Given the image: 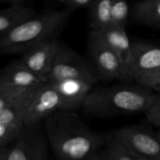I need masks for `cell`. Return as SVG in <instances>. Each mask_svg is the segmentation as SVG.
I'll use <instances>...</instances> for the list:
<instances>
[{"mask_svg":"<svg viewBox=\"0 0 160 160\" xmlns=\"http://www.w3.org/2000/svg\"><path fill=\"white\" fill-rule=\"evenodd\" d=\"M43 126L59 160H87L106 145V135L89 128L75 112L57 111L44 120Z\"/></svg>","mask_w":160,"mask_h":160,"instance_id":"cell-1","label":"cell"},{"mask_svg":"<svg viewBox=\"0 0 160 160\" xmlns=\"http://www.w3.org/2000/svg\"><path fill=\"white\" fill-rule=\"evenodd\" d=\"M158 95L151 88L137 84L95 87L82 109L86 114L95 117L145 113Z\"/></svg>","mask_w":160,"mask_h":160,"instance_id":"cell-2","label":"cell"},{"mask_svg":"<svg viewBox=\"0 0 160 160\" xmlns=\"http://www.w3.org/2000/svg\"><path fill=\"white\" fill-rule=\"evenodd\" d=\"M73 12L65 9H47L0 37L2 55L23 54L31 47L57 38Z\"/></svg>","mask_w":160,"mask_h":160,"instance_id":"cell-3","label":"cell"},{"mask_svg":"<svg viewBox=\"0 0 160 160\" xmlns=\"http://www.w3.org/2000/svg\"><path fill=\"white\" fill-rule=\"evenodd\" d=\"M160 78V45L133 42L132 56L126 72L125 83L151 88Z\"/></svg>","mask_w":160,"mask_h":160,"instance_id":"cell-4","label":"cell"},{"mask_svg":"<svg viewBox=\"0 0 160 160\" xmlns=\"http://www.w3.org/2000/svg\"><path fill=\"white\" fill-rule=\"evenodd\" d=\"M68 79L84 80L95 84L100 81L90 61L59 41L48 83Z\"/></svg>","mask_w":160,"mask_h":160,"instance_id":"cell-5","label":"cell"},{"mask_svg":"<svg viewBox=\"0 0 160 160\" xmlns=\"http://www.w3.org/2000/svg\"><path fill=\"white\" fill-rule=\"evenodd\" d=\"M41 85L26 91L0 108V146L11 145L20 135L28 106Z\"/></svg>","mask_w":160,"mask_h":160,"instance_id":"cell-6","label":"cell"},{"mask_svg":"<svg viewBox=\"0 0 160 160\" xmlns=\"http://www.w3.org/2000/svg\"><path fill=\"white\" fill-rule=\"evenodd\" d=\"M49 148L43 123L24 126L11 144L6 160H48Z\"/></svg>","mask_w":160,"mask_h":160,"instance_id":"cell-7","label":"cell"},{"mask_svg":"<svg viewBox=\"0 0 160 160\" xmlns=\"http://www.w3.org/2000/svg\"><path fill=\"white\" fill-rule=\"evenodd\" d=\"M110 137L148 160H160V141L156 133L142 126H128L111 131Z\"/></svg>","mask_w":160,"mask_h":160,"instance_id":"cell-8","label":"cell"},{"mask_svg":"<svg viewBox=\"0 0 160 160\" xmlns=\"http://www.w3.org/2000/svg\"><path fill=\"white\" fill-rule=\"evenodd\" d=\"M88 54L89 61L93 66L99 81L124 82V66L113 50L93 38L89 37Z\"/></svg>","mask_w":160,"mask_h":160,"instance_id":"cell-9","label":"cell"},{"mask_svg":"<svg viewBox=\"0 0 160 160\" xmlns=\"http://www.w3.org/2000/svg\"><path fill=\"white\" fill-rule=\"evenodd\" d=\"M61 109L62 102L57 91L49 83H44L38 88L28 106L24 126L43 123L45 119Z\"/></svg>","mask_w":160,"mask_h":160,"instance_id":"cell-10","label":"cell"},{"mask_svg":"<svg viewBox=\"0 0 160 160\" xmlns=\"http://www.w3.org/2000/svg\"><path fill=\"white\" fill-rule=\"evenodd\" d=\"M59 40L49 39L31 47L22 54L21 60L44 83H48Z\"/></svg>","mask_w":160,"mask_h":160,"instance_id":"cell-11","label":"cell"},{"mask_svg":"<svg viewBox=\"0 0 160 160\" xmlns=\"http://www.w3.org/2000/svg\"><path fill=\"white\" fill-rule=\"evenodd\" d=\"M57 91L62 102V109L75 112L83 108L89 93L96 84L81 79H68L49 83Z\"/></svg>","mask_w":160,"mask_h":160,"instance_id":"cell-12","label":"cell"},{"mask_svg":"<svg viewBox=\"0 0 160 160\" xmlns=\"http://www.w3.org/2000/svg\"><path fill=\"white\" fill-rule=\"evenodd\" d=\"M89 37L102 42L118 55L124 66L126 77V72L131 61L133 50V42L130 41L126 29L111 27L102 31H91Z\"/></svg>","mask_w":160,"mask_h":160,"instance_id":"cell-13","label":"cell"},{"mask_svg":"<svg viewBox=\"0 0 160 160\" xmlns=\"http://www.w3.org/2000/svg\"><path fill=\"white\" fill-rule=\"evenodd\" d=\"M44 84L20 60H14L2 70L0 87L27 91Z\"/></svg>","mask_w":160,"mask_h":160,"instance_id":"cell-14","label":"cell"},{"mask_svg":"<svg viewBox=\"0 0 160 160\" xmlns=\"http://www.w3.org/2000/svg\"><path fill=\"white\" fill-rule=\"evenodd\" d=\"M7 7L0 11V37L5 35L35 17L38 12L20 0L9 2Z\"/></svg>","mask_w":160,"mask_h":160,"instance_id":"cell-15","label":"cell"},{"mask_svg":"<svg viewBox=\"0 0 160 160\" xmlns=\"http://www.w3.org/2000/svg\"><path fill=\"white\" fill-rule=\"evenodd\" d=\"M114 0H94L88 9V23L91 31H98L112 27V10Z\"/></svg>","mask_w":160,"mask_h":160,"instance_id":"cell-16","label":"cell"},{"mask_svg":"<svg viewBox=\"0 0 160 160\" xmlns=\"http://www.w3.org/2000/svg\"><path fill=\"white\" fill-rule=\"evenodd\" d=\"M133 17L138 23L160 29V0L136 2L133 7Z\"/></svg>","mask_w":160,"mask_h":160,"instance_id":"cell-17","label":"cell"},{"mask_svg":"<svg viewBox=\"0 0 160 160\" xmlns=\"http://www.w3.org/2000/svg\"><path fill=\"white\" fill-rule=\"evenodd\" d=\"M99 152L106 160H148L109 134L106 135V145Z\"/></svg>","mask_w":160,"mask_h":160,"instance_id":"cell-18","label":"cell"},{"mask_svg":"<svg viewBox=\"0 0 160 160\" xmlns=\"http://www.w3.org/2000/svg\"><path fill=\"white\" fill-rule=\"evenodd\" d=\"M130 14V6L124 0H114L112 3L111 17L112 27L126 29Z\"/></svg>","mask_w":160,"mask_h":160,"instance_id":"cell-19","label":"cell"},{"mask_svg":"<svg viewBox=\"0 0 160 160\" xmlns=\"http://www.w3.org/2000/svg\"><path fill=\"white\" fill-rule=\"evenodd\" d=\"M93 2L94 0H60L59 2L62 9L74 12L78 9H89Z\"/></svg>","mask_w":160,"mask_h":160,"instance_id":"cell-20","label":"cell"},{"mask_svg":"<svg viewBox=\"0 0 160 160\" xmlns=\"http://www.w3.org/2000/svg\"><path fill=\"white\" fill-rule=\"evenodd\" d=\"M145 115L149 123L160 128V95H158L157 99L145 112Z\"/></svg>","mask_w":160,"mask_h":160,"instance_id":"cell-21","label":"cell"},{"mask_svg":"<svg viewBox=\"0 0 160 160\" xmlns=\"http://www.w3.org/2000/svg\"><path fill=\"white\" fill-rule=\"evenodd\" d=\"M11 145L0 146V160H6L10 151Z\"/></svg>","mask_w":160,"mask_h":160,"instance_id":"cell-22","label":"cell"},{"mask_svg":"<svg viewBox=\"0 0 160 160\" xmlns=\"http://www.w3.org/2000/svg\"><path fill=\"white\" fill-rule=\"evenodd\" d=\"M151 89L154 91L156 93H158L159 95H160V78L152 84Z\"/></svg>","mask_w":160,"mask_h":160,"instance_id":"cell-23","label":"cell"},{"mask_svg":"<svg viewBox=\"0 0 160 160\" xmlns=\"http://www.w3.org/2000/svg\"><path fill=\"white\" fill-rule=\"evenodd\" d=\"M87 160H106V159L102 156V155L100 154V152H98L96 153V154H94L93 156H91V157L88 158Z\"/></svg>","mask_w":160,"mask_h":160,"instance_id":"cell-24","label":"cell"},{"mask_svg":"<svg viewBox=\"0 0 160 160\" xmlns=\"http://www.w3.org/2000/svg\"><path fill=\"white\" fill-rule=\"evenodd\" d=\"M156 136H157V138H159V140L160 141V130L159 131H158L157 133H156Z\"/></svg>","mask_w":160,"mask_h":160,"instance_id":"cell-25","label":"cell"}]
</instances>
